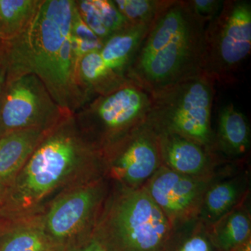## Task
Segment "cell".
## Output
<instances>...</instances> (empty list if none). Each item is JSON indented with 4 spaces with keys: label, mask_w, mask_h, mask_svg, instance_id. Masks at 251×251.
I'll use <instances>...</instances> for the list:
<instances>
[{
    "label": "cell",
    "mask_w": 251,
    "mask_h": 251,
    "mask_svg": "<svg viewBox=\"0 0 251 251\" xmlns=\"http://www.w3.org/2000/svg\"><path fill=\"white\" fill-rule=\"evenodd\" d=\"M106 177L77 185L54 199L42 213L54 251L74 247L93 235L111 188Z\"/></svg>",
    "instance_id": "cell-8"
},
{
    "label": "cell",
    "mask_w": 251,
    "mask_h": 251,
    "mask_svg": "<svg viewBox=\"0 0 251 251\" xmlns=\"http://www.w3.org/2000/svg\"><path fill=\"white\" fill-rule=\"evenodd\" d=\"M103 176L101 153L85 139L69 112L47 132L5 191L0 219L42 214L63 193Z\"/></svg>",
    "instance_id": "cell-1"
},
{
    "label": "cell",
    "mask_w": 251,
    "mask_h": 251,
    "mask_svg": "<svg viewBox=\"0 0 251 251\" xmlns=\"http://www.w3.org/2000/svg\"><path fill=\"white\" fill-rule=\"evenodd\" d=\"M42 0H0V41L21 35L35 17Z\"/></svg>",
    "instance_id": "cell-19"
},
{
    "label": "cell",
    "mask_w": 251,
    "mask_h": 251,
    "mask_svg": "<svg viewBox=\"0 0 251 251\" xmlns=\"http://www.w3.org/2000/svg\"><path fill=\"white\" fill-rule=\"evenodd\" d=\"M236 251H251V239L244 243L242 247H239Z\"/></svg>",
    "instance_id": "cell-28"
},
{
    "label": "cell",
    "mask_w": 251,
    "mask_h": 251,
    "mask_svg": "<svg viewBox=\"0 0 251 251\" xmlns=\"http://www.w3.org/2000/svg\"><path fill=\"white\" fill-rule=\"evenodd\" d=\"M162 166L180 174L210 176L217 174L223 160L199 144L173 133L158 134Z\"/></svg>",
    "instance_id": "cell-12"
},
{
    "label": "cell",
    "mask_w": 251,
    "mask_h": 251,
    "mask_svg": "<svg viewBox=\"0 0 251 251\" xmlns=\"http://www.w3.org/2000/svg\"><path fill=\"white\" fill-rule=\"evenodd\" d=\"M151 25H130L112 34L98 51L105 72L119 85L128 81L127 72Z\"/></svg>",
    "instance_id": "cell-14"
},
{
    "label": "cell",
    "mask_w": 251,
    "mask_h": 251,
    "mask_svg": "<svg viewBox=\"0 0 251 251\" xmlns=\"http://www.w3.org/2000/svg\"><path fill=\"white\" fill-rule=\"evenodd\" d=\"M102 156L105 176L128 188L143 187L162 166L158 135L146 122Z\"/></svg>",
    "instance_id": "cell-10"
},
{
    "label": "cell",
    "mask_w": 251,
    "mask_h": 251,
    "mask_svg": "<svg viewBox=\"0 0 251 251\" xmlns=\"http://www.w3.org/2000/svg\"><path fill=\"white\" fill-rule=\"evenodd\" d=\"M219 173L188 176L161 166L143 187L175 228L199 217L206 190Z\"/></svg>",
    "instance_id": "cell-11"
},
{
    "label": "cell",
    "mask_w": 251,
    "mask_h": 251,
    "mask_svg": "<svg viewBox=\"0 0 251 251\" xmlns=\"http://www.w3.org/2000/svg\"><path fill=\"white\" fill-rule=\"evenodd\" d=\"M7 72V54H6V44H0V95L6 85Z\"/></svg>",
    "instance_id": "cell-27"
},
{
    "label": "cell",
    "mask_w": 251,
    "mask_h": 251,
    "mask_svg": "<svg viewBox=\"0 0 251 251\" xmlns=\"http://www.w3.org/2000/svg\"><path fill=\"white\" fill-rule=\"evenodd\" d=\"M96 232L106 251H163L173 227L143 187L112 182Z\"/></svg>",
    "instance_id": "cell-4"
},
{
    "label": "cell",
    "mask_w": 251,
    "mask_h": 251,
    "mask_svg": "<svg viewBox=\"0 0 251 251\" xmlns=\"http://www.w3.org/2000/svg\"><path fill=\"white\" fill-rule=\"evenodd\" d=\"M105 28L112 34L130 25L117 9L113 0H92Z\"/></svg>",
    "instance_id": "cell-22"
},
{
    "label": "cell",
    "mask_w": 251,
    "mask_h": 251,
    "mask_svg": "<svg viewBox=\"0 0 251 251\" xmlns=\"http://www.w3.org/2000/svg\"><path fill=\"white\" fill-rule=\"evenodd\" d=\"M163 251H221L211 239L209 227L199 219L173 228Z\"/></svg>",
    "instance_id": "cell-20"
},
{
    "label": "cell",
    "mask_w": 251,
    "mask_h": 251,
    "mask_svg": "<svg viewBox=\"0 0 251 251\" xmlns=\"http://www.w3.org/2000/svg\"><path fill=\"white\" fill-rule=\"evenodd\" d=\"M195 14L209 23L217 16L222 8L223 0H186Z\"/></svg>",
    "instance_id": "cell-24"
},
{
    "label": "cell",
    "mask_w": 251,
    "mask_h": 251,
    "mask_svg": "<svg viewBox=\"0 0 251 251\" xmlns=\"http://www.w3.org/2000/svg\"><path fill=\"white\" fill-rule=\"evenodd\" d=\"M214 86L210 77L201 73L150 94L147 123L158 135H178L216 153L211 127Z\"/></svg>",
    "instance_id": "cell-5"
},
{
    "label": "cell",
    "mask_w": 251,
    "mask_h": 251,
    "mask_svg": "<svg viewBox=\"0 0 251 251\" xmlns=\"http://www.w3.org/2000/svg\"><path fill=\"white\" fill-rule=\"evenodd\" d=\"M150 103V94L128 80L73 114L85 139L103 155L146 122Z\"/></svg>",
    "instance_id": "cell-6"
},
{
    "label": "cell",
    "mask_w": 251,
    "mask_h": 251,
    "mask_svg": "<svg viewBox=\"0 0 251 251\" xmlns=\"http://www.w3.org/2000/svg\"><path fill=\"white\" fill-rule=\"evenodd\" d=\"M34 74L6 81L0 95L1 135L25 128L49 130L66 114Z\"/></svg>",
    "instance_id": "cell-9"
},
{
    "label": "cell",
    "mask_w": 251,
    "mask_h": 251,
    "mask_svg": "<svg viewBox=\"0 0 251 251\" xmlns=\"http://www.w3.org/2000/svg\"><path fill=\"white\" fill-rule=\"evenodd\" d=\"M247 173L227 175L219 172L206 190L198 219L210 226L249 199Z\"/></svg>",
    "instance_id": "cell-13"
},
{
    "label": "cell",
    "mask_w": 251,
    "mask_h": 251,
    "mask_svg": "<svg viewBox=\"0 0 251 251\" xmlns=\"http://www.w3.org/2000/svg\"><path fill=\"white\" fill-rule=\"evenodd\" d=\"M251 51V1L224 0L206 25L201 72L215 84L232 83Z\"/></svg>",
    "instance_id": "cell-7"
},
{
    "label": "cell",
    "mask_w": 251,
    "mask_h": 251,
    "mask_svg": "<svg viewBox=\"0 0 251 251\" xmlns=\"http://www.w3.org/2000/svg\"><path fill=\"white\" fill-rule=\"evenodd\" d=\"M251 145V128L249 120L232 103L219 110L217 131L214 133V150L221 156L232 159L242 156Z\"/></svg>",
    "instance_id": "cell-17"
},
{
    "label": "cell",
    "mask_w": 251,
    "mask_h": 251,
    "mask_svg": "<svg viewBox=\"0 0 251 251\" xmlns=\"http://www.w3.org/2000/svg\"><path fill=\"white\" fill-rule=\"evenodd\" d=\"M1 132H0V138H1Z\"/></svg>",
    "instance_id": "cell-31"
},
{
    "label": "cell",
    "mask_w": 251,
    "mask_h": 251,
    "mask_svg": "<svg viewBox=\"0 0 251 251\" xmlns=\"http://www.w3.org/2000/svg\"><path fill=\"white\" fill-rule=\"evenodd\" d=\"M247 201L208 226L211 239L221 251H236L251 239V216Z\"/></svg>",
    "instance_id": "cell-18"
},
{
    "label": "cell",
    "mask_w": 251,
    "mask_h": 251,
    "mask_svg": "<svg viewBox=\"0 0 251 251\" xmlns=\"http://www.w3.org/2000/svg\"><path fill=\"white\" fill-rule=\"evenodd\" d=\"M0 44H5V43H2V42H1V41H0Z\"/></svg>",
    "instance_id": "cell-30"
},
{
    "label": "cell",
    "mask_w": 251,
    "mask_h": 251,
    "mask_svg": "<svg viewBox=\"0 0 251 251\" xmlns=\"http://www.w3.org/2000/svg\"><path fill=\"white\" fill-rule=\"evenodd\" d=\"M3 193L0 191V202H1V199H2Z\"/></svg>",
    "instance_id": "cell-29"
},
{
    "label": "cell",
    "mask_w": 251,
    "mask_h": 251,
    "mask_svg": "<svg viewBox=\"0 0 251 251\" xmlns=\"http://www.w3.org/2000/svg\"><path fill=\"white\" fill-rule=\"evenodd\" d=\"M74 0H42L35 17L21 35L6 44V81L34 74L57 105L74 113L84 104L75 83L70 26Z\"/></svg>",
    "instance_id": "cell-2"
},
{
    "label": "cell",
    "mask_w": 251,
    "mask_h": 251,
    "mask_svg": "<svg viewBox=\"0 0 251 251\" xmlns=\"http://www.w3.org/2000/svg\"><path fill=\"white\" fill-rule=\"evenodd\" d=\"M77 11L84 22L100 41L105 42L111 36L105 28L92 0H75Z\"/></svg>",
    "instance_id": "cell-23"
},
{
    "label": "cell",
    "mask_w": 251,
    "mask_h": 251,
    "mask_svg": "<svg viewBox=\"0 0 251 251\" xmlns=\"http://www.w3.org/2000/svg\"><path fill=\"white\" fill-rule=\"evenodd\" d=\"M206 24L186 0H170L143 39L127 79L152 94L202 73Z\"/></svg>",
    "instance_id": "cell-3"
},
{
    "label": "cell",
    "mask_w": 251,
    "mask_h": 251,
    "mask_svg": "<svg viewBox=\"0 0 251 251\" xmlns=\"http://www.w3.org/2000/svg\"><path fill=\"white\" fill-rule=\"evenodd\" d=\"M49 130L25 128L0 138V191L3 196Z\"/></svg>",
    "instance_id": "cell-15"
},
{
    "label": "cell",
    "mask_w": 251,
    "mask_h": 251,
    "mask_svg": "<svg viewBox=\"0 0 251 251\" xmlns=\"http://www.w3.org/2000/svg\"><path fill=\"white\" fill-rule=\"evenodd\" d=\"M117 9L131 25H151L170 0H113Z\"/></svg>",
    "instance_id": "cell-21"
},
{
    "label": "cell",
    "mask_w": 251,
    "mask_h": 251,
    "mask_svg": "<svg viewBox=\"0 0 251 251\" xmlns=\"http://www.w3.org/2000/svg\"><path fill=\"white\" fill-rule=\"evenodd\" d=\"M57 251H106L102 239L97 232H94L93 235L77 245Z\"/></svg>",
    "instance_id": "cell-26"
},
{
    "label": "cell",
    "mask_w": 251,
    "mask_h": 251,
    "mask_svg": "<svg viewBox=\"0 0 251 251\" xmlns=\"http://www.w3.org/2000/svg\"><path fill=\"white\" fill-rule=\"evenodd\" d=\"M0 251H54L42 214L0 219Z\"/></svg>",
    "instance_id": "cell-16"
},
{
    "label": "cell",
    "mask_w": 251,
    "mask_h": 251,
    "mask_svg": "<svg viewBox=\"0 0 251 251\" xmlns=\"http://www.w3.org/2000/svg\"><path fill=\"white\" fill-rule=\"evenodd\" d=\"M70 34L71 35L82 40L100 41L81 18L75 5V0H74V9H73L72 21H71Z\"/></svg>",
    "instance_id": "cell-25"
}]
</instances>
